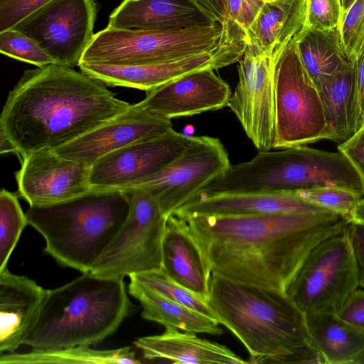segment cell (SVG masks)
I'll list each match as a JSON object with an SVG mask.
<instances>
[{"instance_id":"obj_24","label":"cell","mask_w":364,"mask_h":364,"mask_svg":"<svg viewBox=\"0 0 364 364\" xmlns=\"http://www.w3.org/2000/svg\"><path fill=\"white\" fill-rule=\"evenodd\" d=\"M306 0L264 3L247 29L250 43L278 58L304 29Z\"/></svg>"},{"instance_id":"obj_9","label":"cell","mask_w":364,"mask_h":364,"mask_svg":"<svg viewBox=\"0 0 364 364\" xmlns=\"http://www.w3.org/2000/svg\"><path fill=\"white\" fill-rule=\"evenodd\" d=\"M298 40V39H297ZM291 43L274 65V139L272 149L323 139L326 119L317 87Z\"/></svg>"},{"instance_id":"obj_18","label":"cell","mask_w":364,"mask_h":364,"mask_svg":"<svg viewBox=\"0 0 364 364\" xmlns=\"http://www.w3.org/2000/svg\"><path fill=\"white\" fill-rule=\"evenodd\" d=\"M215 70L208 68L185 75L146 92L139 104L146 112L171 120L228 107L232 92Z\"/></svg>"},{"instance_id":"obj_26","label":"cell","mask_w":364,"mask_h":364,"mask_svg":"<svg viewBox=\"0 0 364 364\" xmlns=\"http://www.w3.org/2000/svg\"><path fill=\"white\" fill-rule=\"evenodd\" d=\"M129 277V293L140 302L141 316L144 319L159 323L166 328L193 333L220 336L224 333L216 319L164 296L133 277Z\"/></svg>"},{"instance_id":"obj_20","label":"cell","mask_w":364,"mask_h":364,"mask_svg":"<svg viewBox=\"0 0 364 364\" xmlns=\"http://www.w3.org/2000/svg\"><path fill=\"white\" fill-rule=\"evenodd\" d=\"M216 23L212 15L196 0H124L110 14L107 26L166 30Z\"/></svg>"},{"instance_id":"obj_3","label":"cell","mask_w":364,"mask_h":364,"mask_svg":"<svg viewBox=\"0 0 364 364\" xmlns=\"http://www.w3.org/2000/svg\"><path fill=\"white\" fill-rule=\"evenodd\" d=\"M208 301L249 352L248 363L324 364L306 314L287 292L212 274Z\"/></svg>"},{"instance_id":"obj_17","label":"cell","mask_w":364,"mask_h":364,"mask_svg":"<svg viewBox=\"0 0 364 364\" xmlns=\"http://www.w3.org/2000/svg\"><path fill=\"white\" fill-rule=\"evenodd\" d=\"M171 119L154 115L139 102L122 113L54 149L60 156L92 166L103 156L130 144L150 139L173 129Z\"/></svg>"},{"instance_id":"obj_39","label":"cell","mask_w":364,"mask_h":364,"mask_svg":"<svg viewBox=\"0 0 364 364\" xmlns=\"http://www.w3.org/2000/svg\"><path fill=\"white\" fill-rule=\"evenodd\" d=\"M348 232L356 262L359 286L364 288V224L350 222Z\"/></svg>"},{"instance_id":"obj_42","label":"cell","mask_w":364,"mask_h":364,"mask_svg":"<svg viewBox=\"0 0 364 364\" xmlns=\"http://www.w3.org/2000/svg\"><path fill=\"white\" fill-rule=\"evenodd\" d=\"M207 10L218 23L223 24L228 19V0H196Z\"/></svg>"},{"instance_id":"obj_29","label":"cell","mask_w":364,"mask_h":364,"mask_svg":"<svg viewBox=\"0 0 364 364\" xmlns=\"http://www.w3.org/2000/svg\"><path fill=\"white\" fill-rule=\"evenodd\" d=\"M141 360L129 346L97 350L78 346L53 350L33 349L26 353H4L0 364H137Z\"/></svg>"},{"instance_id":"obj_28","label":"cell","mask_w":364,"mask_h":364,"mask_svg":"<svg viewBox=\"0 0 364 364\" xmlns=\"http://www.w3.org/2000/svg\"><path fill=\"white\" fill-rule=\"evenodd\" d=\"M296 45L301 60L317 88L352 63L343 49L339 28L304 29Z\"/></svg>"},{"instance_id":"obj_33","label":"cell","mask_w":364,"mask_h":364,"mask_svg":"<svg viewBox=\"0 0 364 364\" xmlns=\"http://www.w3.org/2000/svg\"><path fill=\"white\" fill-rule=\"evenodd\" d=\"M0 52L37 67L57 64L36 42L15 28L0 32Z\"/></svg>"},{"instance_id":"obj_13","label":"cell","mask_w":364,"mask_h":364,"mask_svg":"<svg viewBox=\"0 0 364 364\" xmlns=\"http://www.w3.org/2000/svg\"><path fill=\"white\" fill-rule=\"evenodd\" d=\"M278 58L262 52L249 43L238 61V82L228 106L259 151H269L273 147L274 73Z\"/></svg>"},{"instance_id":"obj_22","label":"cell","mask_w":364,"mask_h":364,"mask_svg":"<svg viewBox=\"0 0 364 364\" xmlns=\"http://www.w3.org/2000/svg\"><path fill=\"white\" fill-rule=\"evenodd\" d=\"M161 268L175 282L208 299L212 272L186 220L174 214L167 218Z\"/></svg>"},{"instance_id":"obj_30","label":"cell","mask_w":364,"mask_h":364,"mask_svg":"<svg viewBox=\"0 0 364 364\" xmlns=\"http://www.w3.org/2000/svg\"><path fill=\"white\" fill-rule=\"evenodd\" d=\"M129 277H133L139 282L176 303L217 320L216 314L208 299L175 282L166 274L162 268Z\"/></svg>"},{"instance_id":"obj_25","label":"cell","mask_w":364,"mask_h":364,"mask_svg":"<svg viewBox=\"0 0 364 364\" xmlns=\"http://www.w3.org/2000/svg\"><path fill=\"white\" fill-rule=\"evenodd\" d=\"M326 129L323 139L341 144L358 132V106L353 63L318 87Z\"/></svg>"},{"instance_id":"obj_5","label":"cell","mask_w":364,"mask_h":364,"mask_svg":"<svg viewBox=\"0 0 364 364\" xmlns=\"http://www.w3.org/2000/svg\"><path fill=\"white\" fill-rule=\"evenodd\" d=\"M122 190L91 189L49 205L29 206L28 223L46 241L45 252L61 266L90 272L127 220Z\"/></svg>"},{"instance_id":"obj_7","label":"cell","mask_w":364,"mask_h":364,"mask_svg":"<svg viewBox=\"0 0 364 364\" xmlns=\"http://www.w3.org/2000/svg\"><path fill=\"white\" fill-rule=\"evenodd\" d=\"M223 32L220 23L212 26L166 30L107 26L94 35L80 63L140 65L168 63L212 50Z\"/></svg>"},{"instance_id":"obj_37","label":"cell","mask_w":364,"mask_h":364,"mask_svg":"<svg viewBox=\"0 0 364 364\" xmlns=\"http://www.w3.org/2000/svg\"><path fill=\"white\" fill-rule=\"evenodd\" d=\"M338 150L343 153L354 166L364 188V125L349 139L340 144Z\"/></svg>"},{"instance_id":"obj_8","label":"cell","mask_w":364,"mask_h":364,"mask_svg":"<svg viewBox=\"0 0 364 364\" xmlns=\"http://www.w3.org/2000/svg\"><path fill=\"white\" fill-rule=\"evenodd\" d=\"M122 191L129 202L128 217L90 272L123 279L162 267V242L168 216L146 191L137 187Z\"/></svg>"},{"instance_id":"obj_14","label":"cell","mask_w":364,"mask_h":364,"mask_svg":"<svg viewBox=\"0 0 364 364\" xmlns=\"http://www.w3.org/2000/svg\"><path fill=\"white\" fill-rule=\"evenodd\" d=\"M247 39L235 35H223L210 51L174 61L140 65H109L80 63V70L107 86L131 87L146 92L194 71L219 68L238 62L247 46Z\"/></svg>"},{"instance_id":"obj_2","label":"cell","mask_w":364,"mask_h":364,"mask_svg":"<svg viewBox=\"0 0 364 364\" xmlns=\"http://www.w3.org/2000/svg\"><path fill=\"white\" fill-rule=\"evenodd\" d=\"M102 82L70 67L50 64L26 70L9 93L0 134L21 159L55 149L127 110Z\"/></svg>"},{"instance_id":"obj_16","label":"cell","mask_w":364,"mask_h":364,"mask_svg":"<svg viewBox=\"0 0 364 364\" xmlns=\"http://www.w3.org/2000/svg\"><path fill=\"white\" fill-rule=\"evenodd\" d=\"M91 166L65 159L54 149H42L21 159L15 173L19 196L29 206L59 203L91 190Z\"/></svg>"},{"instance_id":"obj_12","label":"cell","mask_w":364,"mask_h":364,"mask_svg":"<svg viewBox=\"0 0 364 364\" xmlns=\"http://www.w3.org/2000/svg\"><path fill=\"white\" fill-rule=\"evenodd\" d=\"M97 14L96 0H52L13 28L36 42L58 65L73 68L94 37Z\"/></svg>"},{"instance_id":"obj_44","label":"cell","mask_w":364,"mask_h":364,"mask_svg":"<svg viewBox=\"0 0 364 364\" xmlns=\"http://www.w3.org/2000/svg\"><path fill=\"white\" fill-rule=\"evenodd\" d=\"M278 0H245L246 4L250 6V8L253 11V12L257 14L261 6L264 3L267 2H272Z\"/></svg>"},{"instance_id":"obj_38","label":"cell","mask_w":364,"mask_h":364,"mask_svg":"<svg viewBox=\"0 0 364 364\" xmlns=\"http://www.w3.org/2000/svg\"><path fill=\"white\" fill-rule=\"evenodd\" d=\"M337 314L346 322L364 331V291H355Z\"/></svg>"},{"instance_id":"obj_4","label":"cell","mask_w":364,"mask_h":364,"mask_svg":"<svg viewBox=\"0 0 364 364\" xmlns=\"http://www.w3.org/2000/svg\"><path fill=\"white\" fill-rule=\"evenodd\" d=\"M132 309L123 279L82 273L46 289L23 344L38 350L95 345L116 332Z\"/></svg>"},{"instance_id":"obj_45","label":"cell","mask_w":364,"mask_h":364,"mask_svg":"<svg viewBox=\"0 0 364 364\" xmlns=\"http://www.w3.org/2000/svg\"><path fill=\"white\" fill-rule=\"evenodd\" d=\"M355 1V0H341V6H342V18L344 14L347 11L349 7L352 5V4Z\"/></svg>"},{"instance_id":"obj_32","label":"cell","mask_w":364,"mask_h":364,"mask_svg":"<svg viewBox=\"0 0 364 364\" xmlns=\"http://www.w3.org/2000/svg\"><path fill=\"white\" fill-rule=\"evenodd\" d=\"M295 193L304 199L325 208L350 222L357 204L364 196L354 190L338 186L314 187Z\"/></svg>"},{"instance_id":"obj_27","label":"cell","mask_w":364,"mask_h":364,"mask_svg":"<svg viewBox=\"0 0 364 364\" xmlns=\"http://www.w3.org/2000/svg\"><path fill=\"white\" fill-rule=\"evenodd\" d=\"M312 341L324 364L354 363L364 349V331L333 313L306 314Z\"/></svg>"},{"instance_id":"obj_10","label":"cell","mask_w":364,"mask_h":364,"mask_svg":"<svg viewBox=\"0 0 364 364\" xmlns=\"http://www.w3.org/2000/svg\"><path fill=\"white\" fill-rule=\"evenodd\" d=\"M348 226L313 249L287 289L305 314H337L359 287Z\"/></svg>"},{"instance_id":"obj_40","label":"cell","mask_w":364,"mask_h":364,"mask_svg":"<svg viewBox=\"0 0 364 364\" xmlns=\"http://www.w3.org/2000/svg\"><path fill=\"white\" fill-rule=\"evenodd\" d=\"M352 63L356 88L358 131L364 125V45Z\"/></svg>"},{"instance_id":"obj_6","label":"cell","mask_w":364,"mask_h":364,"mask_svg":"<svg viewBox=\"0 0 364 364\" xmlns=\"http://www.w3.org/2000/svg\"><path fill=\"white\" fill-rule=\"evenodd\" d=\"M326 186L364 195L359 174L343 153L302 145L260 151L250 161L230 164L200 193L295 192Z\"/></svg>"},{"instance_id":"obj_19","label":"cell","mask_w":364,"mask_h":364,"mask_svg":"<svg viewBox=\"0 0 364 364\" xmlns=\"http://www.w3.org/2000/svg\"><path fill=\"white\" fill-rule=\"evenodd\" d=\"M289 213L333 212L304 199L295 192H274L200 194L172 214L185 218L192 215H254Z\"/></svg>"},{"instance_id":"obj_11","label":"cell","mask_w":364,"mask_h":364,"mask_svg":"<svg viewBox=\"0 0 364 364\" xmlns=\"http://www.w3.org/2000/svg\"><path fill=\"white\" fill-rule=\"evenodd\" d=\"M230 166L228 151L219 139L206 135L192 136L172 161L133 187L152 196L168 216L197 197Z\"/></svg>"},{"instance_id":"obj_15","label":"cell","mask_w":364,"mask_h":364,"mask_svg":"<svg viewBox=\"0 0 364 364\" xmlns=\"http://www.w3.org/2000/svg\"><path fill=\"white\" fill-rule=\"evenodd\" d=\"M191 139V136L173 129L161 136L112 151L91 166L90 188L123 190L135 186L172 161Z\"/></svg>"},{"instance_id":"obj_34","label":"cell","mask_w":364,"mask_h":364,"mask_svg":"<svg viewBox=\"0 0 364 364\" xmlns=\"http://www.w3.org/2000/svg\"><path fill=\"white\" fill-rule=\"evenodd\" d=\"M339 28L343 49L352 61L364 45V0H355L343 16Z\"/></svg>"},{"instance_id":"obj_43","label":"cell","mask_w":364,"mask_h":364,"mask_svg":"<svg viewBox=\"0 0 364 364\" xmlns=\"http://www.w3.org/2000/svg\"><path fill=\"white\" fill-rule=\"evenodd\" d=\"M351 222L364 224V196L359 200L353 213Z\"/></svg>"},{"instance_id":"obj_23","label":"cell","mask_w":364,"mask_h":364,"mask_svg":"<svg viewBox=\"0 0 364 364\" xmlns=\"http://www.w3.org/2000/svg\"><path fill=\"white\" fill-rule=\"evenodd\" d=\"M134 343L149 360L187 364L248 363L225 346L176 328H166L160 335L140 337Z\"/></svg>"},{"instance_id":"obj_35","label":"cell","mask_w":364,"mask_h":364,"mask_svg":"<svg viewBox=\"0 0 364 364\" xmlns=\"http://www.w3.org/2000/svg\"><path fill=\"white\" fill-rule=\"evenodd\" d=\"M341 20V0H306L304 29L332 30L340 27Z\"/></svg>"},{"instance_id":"obj_21","label":"cell","mask_w":364,"mask_h":364,"mask_svg":"<svg viewBox=\"0 0 364 364\" xmlns=\"http://www.w3.org/2000/svg\"><path fill=\"white\" fill-rule=\"evenodd\" d=\"M46 289L7 267L0 272V353H13L23 344L44 299Z\"/></svg>"},{"instance_id":"obj_31","label":"cell","mask_w":364,"mask_h":364,"mask_svg":"<svg viewBox=\"0 0 364 364\" xmlns=\"http://www.w3.org/2000/svg\"><path fill=\"white\" fill-rule=\"evenodd\" d=\"M28 224L17 195L2 188L0 193V272L7 267L9 259Z\"/></svg>"},{"instance_id":"obj_46","label":"cell","mask_w":364,"mask_h":364,"mask_svg":"<svg viewBox=\"0 0 364 364\" xmlns=\"http://www.w3.org/2000/svg\"><path fill=\"white\" fill-rule=\"evenodd\" d=\"M353 364H364V349L358 355Z\"/></svg>"},{"instance_id":"obj_36","label":"cell","mask_w":364,"mask_h":364,"mask_svg":"<svg viewBox=\"0 0 364 364\" xmlns=\"http://www.w3.org/2000/svg\"><path fill=\"white\" fill-rule=\"evenodd\" d=\"M52 0H0V32L11 29Z\"/></svg>"},{"instance_id":"obj_41","label":"cell","mask_w":364,"mask_h":364,"mask_svg":"<svg viewBox=\"0 0 364 364\" xmlns=\"http://www.w3.org/2000/svg\"><path fill=\"white\" fill-rule=\"evenodd\" d=\"M228 18L242 25L247 31L256 15L245 0H228Z\"/></svg>"},{"instance_id":"obj_1","label":"cell","mask_w":364,"mask_h":364,"mask_svg":"<svg viewBox=\"0 0 364 364\" xmlns=\"http://www.w3.org/2000/svg\"><path fill=\"white\" fill-rule=\"evenodd\" d=\"M212 274L287 292L320 242L350 221L334 213L185 218Z\"/></svg>"}]
</instances>
